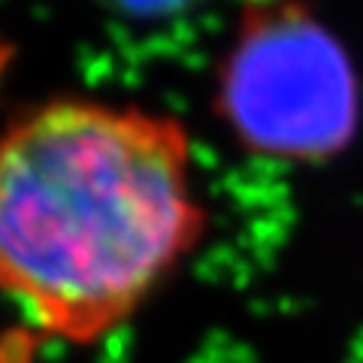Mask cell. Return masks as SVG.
I'll return each mask as SVG.
<instances>
[{
    "instance_id": "cell-1",
    "label": "cell",
    "mask_w": 363,
    "mask_h": 363,
    "mask_svg": "<svg viewBox=\"0 0 363 363\" xmlns=\"http://www.w3.org/2000/svg\"><path fill=\"white\" fill-rule=\"evenodd\" d=\"M206 227L176 116L52 100L0 130V294L58 342L121 330Z\"/></svg>"
},
{
    "instance_id": "cell-2",
    "label": "cell",
    "mask_w": 363,
    "mask_h": 363,
    "mask_svg": "<svg viewBox=\"0 0 363 363\" xmlns=\"http://www.w3.org/2000/svg\"><path fill=\"white\" fill-rule=\"evenodd\" d=\"M215 109L248 152L324 164L360 128V79L303 0H260L242 13L221 61Z\"/></svg>"
},
{
    "instance_id": "cell-3",
    "label": "cell",
    "mask_w": 363,
    "mask_h": 363,
    "mask_svg": "<svg viewBox=\"0 0 363 363\" xmlns=\"http://www.w3.org/2000/svg\"><path fill=\"white\" fill-rule=\"evenodd\" d=\"M112 16L130 18V21H164V18H179L194 9L209 6L212 0H94Z\"/></svg>"
}]
</instances>
